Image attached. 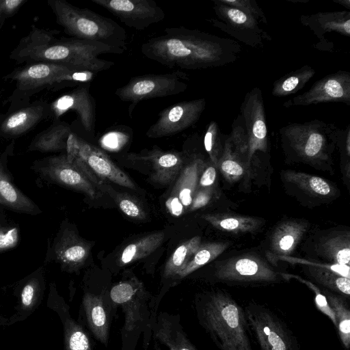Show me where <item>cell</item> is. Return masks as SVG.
<instances>
[{"label": "cell", "instance_id": "obj_1", "mask_svg": "<svg viewBox=\"0 0 350 350\" xmlns=\"http://www.w3.org/2000/svg\"><path fill=\"white\" fill-rule=\"evenodd\" d=\"M241 46L234 40L184 27H167L141 46L147 58L170 68L205 69L235 62Z\"/></svg>", "mask_w": 350, "mask_h": 350}, {"label": "cell", "instance_id": "obj_2", "mask_svg": "<svg viewBox=\"0 0 350 350\" xmlns=\"http://www.w3.org/2000/svg\"><path fill=\"white\" fill-rule=\"evenodd\" d=\"M59 31L32 26L10 54L18 64L57 63L97 73L114 65L111 61L100 59L103 54H122V49L102 42L76 39L58 38Z\"/></svg>", "mask_w": 350, "mask_h": 350}, {"label": "cell", "instance_id": "obj_3", "mask_svg": "<svg viewBox=\"0 0 350 350\" xmlns=\"http://www.w3.org/2000/svg\"><path fill=\"white\" fill-rule=\"evenodd\" d=\"M196 306L200 323L220 350H253L244 309L230 295L213 291Z\"/></svg>", "mask_w": 350, "mask_h": 350}, {"label": "cell", "instance_id": "obj_4", "mask_svg": "<svg viewBox=\"0 0 350 350\" xmlns=\"http://www.w3.org/2000/svg\"><path fill=\"white\" fill-rule=\"evenodd\" d=\"M96 73L57 63L25 64L13 70L3 79L14 84V89L5 100L8 112L28 105L31 97L46 89L57 90L90 83Z\"/></svg>", "mask_w": 350, "mask_h": 350}, {"label": "cell", "instance_id": "obj_5", "mask_svg": "<svg viewBox=\"0 0 350 350\" xmlns=\"http://www.w3.org/2000/svg\"><path fill=\"white\" fill-rule=\"evenodd\" d=\"M109 295L117 308L124 313V325L121 329L120 350H135L143 335V345L147 347L151 339L150 325L154 314L152 309V295L144 284L135 275L113 284Z\"/></svg>", "mask_w": 350, "mask_h": 350}, {"label": "cell", "instance_id": "obj_6", "mask_svg": "<svg viewBox=\"0 0 350 350\" xmlns=\"http://www.w3.org/2000/svg\"><path fill=\"white\" fill-rule=\"evenodd\" d=\"M56 23L71 38L96 41L126 51L125 29L113 20L64 0H48Z\"/></svg>", "mask_w": 350, "mask_h": 350}, {"label": "cell", "instance_id": "obj_7", "mask_svg": "<svg viewBox=\"0 0 350 350\" xmlns=\"http://www.w3.org/2000/svg\"><path fill=\"white\" fill-rule=\"evenodd\" d=\"M340 133L334 124L319 120L291 123L279 130L284 148L307 161L327 159Z\"/></svg>", "mask_w": 350, "mask_h": 350}, {"label": "cell", "instance_id": "obj_8", "mask_svg": "<svg viewBox=\"0 0 350 350\" xmlns=\"http://www.w3.org/2000/svg\"><path fill=\"white\" fill-rule=\"evenodd\" d=\"M248 329L260 350H300L286 324L270 308L254 301L244 308Z\"/></svg>", "mask_w": 350, "mask_h": 350}, {"label": "cell", "instance_id": "obj_9", "mask_svg": "<svg viewBox=\"0 0 350 350\" xmlns=\"http://www.w3.org/2000/svg\"><path fill=\"white\" fill-rule=\"evenodd\" d=\"M188 75L179 70L165 74H148L132 77L117 88L115 95L123 102H130L129 114L143 100L162 98L183 92L188 87Z\"/></svg>", "mask_w": 350, "mask_h": 350}, {"label": "cell", "instance_id": "obj_10", "mask_svg": "<svg viewBox=\"0 0 350 350\" xmlns=\"http://www.w3.org/2000/svg\"><path fill=\"white\" fill-rule=\"evenodd\" d=\"M213 2V8L219 18L209 20L213 26L254 48L261 47L264 40H271L267 33L259 27V21L254 16L220 0Z\"/></svg>", "mask_w": 350, "mask_h": 350}, {"label": "cell", "instance_id": "obj_11", "mask_svg": "<svg viewBox=\"0 0 350 350\" xmlns=\"http://www.w3.org/2000/svg\"><path fill=\"white\" fill-rule=\"evenodd\" d=\"M205 107L203 98L172 105L160 111L146 135L150 138H161L183 132L198 121Z\"/></svg>", "mask_w": 350, "mask_h": 350}, {"label": "cell", "instance_id": "obj_12", "mask_svg": "<svg viewBox=\"0 0 350 350\" xmlns=\"http://www.w3.org/2000/svg\"><path fill=\"white\" fill-rule=\"evenodd\" d=\"M325 103L350 105V72L340 70L317 81L306 92L283 103L285 107Z\"/></svg>", "mask_w": 350, "mask_h": 350}, {"label": "cell", "instance_id": "obj_13", "mask_svg": "<svg viewBox=\"0 0 350 350\" xmlns=\"http://www.w3.org/2000/svg\"><path fill=\"white\" fill-rule=\"evenodd\" d=\"M109 291H85L80 309L83 324L94 338L105 347L108 345L110 325L118 308L111 301Z\"/></svg>", "mask_w": 350, "mask_h": 350}, {"label": "cell", "instance_id": "obj_14", "mask_svg": "<svg viewBox=\"0 0 350 350\" xmlns=\"http://www.w3.org/2000/svg\"><path fill=\"white\" fill-rule=\"evenodd\" d=\"M247 138V161L250 164L257 151L268 149L265 105L261 90L254 88L248 92L241 106L240 114Z\"/></svg>", "mask_w": 350, "mask_h": 350}, {"label": "cell", "instance_id": "obj_15", "mask_svg": "<svg viewBox=\"0 0 350 350\" xmlns=\"http://www.w3.org/2000/svg\"><path fill=\"white\" fill-rule=\"evenodd\" d=\"M104 8L126 26L144 30L165 18L163 9L153 0H91Z\"/></svg>", "mask_w": 350, "mask_h": 350}, {"label": "cell", "instance_id": "obj_16", "mask_svg": "<svg viewBox=\"0 0 350 350\" xmlns=\"http://www.w3.org/2000/svg\"><path fill=\"white\" fill-rule=\"evenodd\" d=\"M215 276L219 280L235 283H269L279 279L277 273L265 262L248 254L219 264Z\"/></svg>", "mask_w": 350, "mask_h": 350}, {"label": "cell", "instance_id": "obj_17", "mask_svg": "<svg viewBox=\"0 0 350 350\" xmlns=\"http://www.w3.org/2000/svg\"><path fill=\"white\" fill-rule=\"evenodd\" d=\"M36 168L56 183L83 193L90 198L97 197V187L79 167L67 161L65 154L38 161Z\"/></svg>", "mask_w": 350, "mask_h": 350}, {"label": "cell", "instance_id": "obj_18", "mask_svg": "<svg viewBox=\"0 0 350 350\" xmlns=\"http://www.w3.org/2000/svg\"><path fill=\"white\" fill-rule=\"evenodd\" d=\"M205 165L204 161L196 155L186 160L165 200V207L171 215L178 217L189 211Z\"/></svg>", "mask_w": 350, "mask_h": 350}, {"label": "cell", "instance_id": "obj_19", "mask_svg": "<svg viewBox=\"0 0 350 350\" xmlns=\"http://www.w3.org/2000/svg\"><path fill=\"white\" fill-rule=\"evenodd\" d=\"M90 83H83L76 88L56 98L51 103V118L53 120L68 111L77 113L84 130L94 135L96 126L95 101L90 92Z\"/></svg>", "mask_w": 350, "mask_h": 350}, {"label": "cell", "instance_id": "obj_20", "mask_svg": "<svg viewBox=\"0 0 350 350\" xmlns=\"http://www.w3.org/2000/svg\"><path fill=\"white\" fill-rule=\"evenodd\" d=\"M51 114L48 102L39 100L29 103L0 117V135L6 138L18 137L42 120L51 118Z\"/></svg>", "mask_w": 350, "mask_h": 350}, {"label": "cell", "instance_id": "obj_21", "mask_svg": "<svg viewBox=\"0 0 350 350\" xmlns=\"http://www.w3.org/2000/svg\"><path fill=\"white\" fill-rule=\"evenodd\" d=\"M89 170L101 180H107L122 187L135 189V183L99 148L77 136V154Z\"/></svg>", "mask_w": 350, "mask_h": 350}, {"label": "cell", "instance_id": "obj_22", "mask_svg": "<svg viewBox=\"0 0 350 350\" xmlns=\"http://www.w3.org/2000/svg\"><path fill=\"white\" fill-rule=\"evenodd\" d=\"M46 306L55 312L63 326L64 350H93L90 334L83 325L71 316L70 307L51 284Z\"/></svg>", "mask_w": 350, "mask_h": 350}, {"label": "cell", "instance_id": "obj_23", "mask_svg": "<svg viewBox=\"0 0 350 350\" xmlns=\"http://www.w3.org/2000/svg\"><path fill=\"white\" fill-rule=\"evenodd\" d=\"M128 159L150 164L152 170L150 180L162 185L174 182L186 161L183 153L164 151L157 146L139 154H130Z\"/></svg>", "mask_w": 350, "mask_h": 350}, {"label": "cell", "instance_id": "obj_24", "mask_svg": "<svg viewBox=\"0 0 350 350\" xmlns=\"http://www.w3.org/2000/svg\"><path fill=\"white\" fill-rule=\"evenodd\" d=\"M53 250L55 260L62 269L76 271L84 265L90 254L91 245L74 230L66 228L56 238Z\"/></svg>", "mask_w": 350, "mask_h": 350}, {"label": "cell", "instance_id": "obj_25", "mask_svg": "<svg viewBox=\"0 0 350 350\" xmlns=\"http://www.w3.org/2000/svg\"><path fill=\"white\" fill-rule=\"evenodd\" d=\"M45 291V280L40 270L23 280L15 289L17 304L15 312L9 318L8 325L25 321L42 303Z\"/></svg>", "mask_w": 350, "mask_h": 350}, {"label": "cell", "instance_id": "obj_26", "mask_svg": "<svg viewBox=\"0 0 350 350\" xmlns=\"http://www.w3.org/2000/svg\"><path fill=\"white\" fill-rule=\"evenodd\" d=\"M151 337L169 350H197L187 338L178 315L161 312L153 317Z\"/></svg>", "mask_w": 350, "mask_h": 350}, {"label": "cell", "instance_id": "obj_27", "mask_svg": "<svg viewBox=\"0 0 350 350\" xmlns=\"http://www.w3.org/2000/svg\"><path fill=\"white\" fill-rule=\"evenodd\" d=\"M300 22L321 40L325 33L330 32H336L347 37L350 36V12L348 10L303 15Z\"/></svg>", "mask_w": 350, "mask_h": 350}, {"label": "cell", "instance_id": "obj_28", "mask_svg": "<svg viewBox=\"0 0 350 350\" xmlns=\"http://www.w3.org/2000/svg\"><path fill=\"white\" fill-rule=\"evenodd\" d=\"M72 133L70 126L60 120L37 134L29 146L30 151L53 152L66 150V142Z\"/></svg>", "mask_w": 350, "mask_h": 350}, {"label": "cell", "instance_id": "obj_29", "mask_svg": "<svg viewBox=\"0 0 350 350\" xmlns=\"http://www.w3.org/2000/svg\"><path fill=\"white\" fill-rule=\"evenodd\" d=\"M307 230L302 221L291 220L282 223L271 238V249L280 257L290 254Z\"/></svg>", "mask_w": 350, "mask_h": 350}, {"label": "cell", "instance_id": "obj_30", "mask_svg": "<svg viewBox=\"0 0 350 350\" xmlns=\"http://www.w3.org/2000/svg\"><path fill=\"white\" fill-rule=\"evenodd\" d=\"M0 204L29 214L37 213L39 211L36 204L14 185L1 164Z\"/></svg>", "mask_w": 350, "mask_h": 350}, {"label": "cell", "instance_id": "obj_31", "mask_svg": "<svg viewBox=\"0 0 350 350\" xmlns=\"http://www.w3.org/2000/svg\"><path fill=\"white\" fill-rule=\"evenodd\" d=\"M164 238L163 232H155L129 243L120 252L118 264L124 266L149 256L162 244Z\"/></svg>", "mask_w": 350, "mask_h": 350}, {"label": "cell", "instance_id": "obj_32", "mask_svg": "<svg viewBox=\"0 0 350 350\" xmlns=\"http://www.w3.org/2000/svg\"><path fill=\"white\" fill-rule=\"evenodd\" d=\"M201 217L221 230L240 233L256 230L261 221L257 218L226 214H204Z\"/></svg>", "mask_w": 350, "mask_h": 350}, {"label": "cell", "instance_id": "obj_33", "mask_svg": "<svg viewBox=\"0 0 350 350\" xmlns=\"http://www.w3.org/2000/svg\"><path fill=\"white\" fill-rule=\"evenodd\" d=\"M316 71L309 65L292 71L275 81L272 95L282 97L295 94L306 85L314 77Z\"/></svg>", "mask_w": 350, "mask_h": 350}, {"label": "cell", "instance_id": "obj_34", "mask_svg": "<svg viewBox=\"0 0 350 350\" xmlns=\"http://www.w3.org/2000/svg\"><path fill=\"white\" fill-rule=\"evenodd\" d=\"M250 165L246 157L241 154L231 144L228 137L225 139L222 154L217 161V167L229 181H234L245 174L243 164Z\"/></svg>", "mask_w": 350, "mask_h": 350}, {"label": "cell", "instance_id": "obj_35", "mask_svg": "<svg viewBox=\"0 0 350 350\" xmlns=\"http://www.w3.org/2000/svg\"><path fill=\"white\" fill-rule=\"evenodd\" d=\"M201 244V238L192 237L179 245L165 263L163 276L166 279L174 278L186 265Z\"/></svg>", "mask_w": 350, "mask_h": 350}, {"label": "cell", "instance_id": "obj_36", "mask_svg": "<svg viewBox=\"0 0 350 350\" xmlns=\"http://www.w3.org/2000/svg\"><path fill=\"white\" fill-rule=\"evenodd\" d=\"M228 246V243L213 242L200 244L186 265L178 273V278H183L200 267L215 259Z\"/></svg>", "mask_w": 350, "mask_h": 350}, {"label": "cell", "instance_id": "obj_37", "mask_svg": "<svg viewBox=\"0 0 350 350\" xmlns=\"http://www.w3.org/2000/svg\"><path fill=\"white\" fill-rule=\"evenodd\" d=\"M321 251L333 263L349 265V233L336 234L325 239L321 243Z\"/></svg>", "mask_w": 350, "mask_h": 350}, {"label": "cell", "instance_id": "obj_38", "mask_svg": "<svg viewBox=\"0 0 350 350\" xmlns=\"http://www.w3.org/2000/svg\"><path fill=\"white\" fill-rule=\"evenodd\" d=\"M323 293L332 310L336 320L340 338L347 349L350 346V310L346 302L338 295L323 290Z\"/></svg>", "mask_w": 350, "mask_h": 350}, {"label": "cell", "instance_id": "obj_39", "mask_svg": "<svg viewBox=\"0 0 350 350\" xmlns=\"http://www.w3.org/2000/svg\"><path fill=\"white\" fill-rule=\"evenodd\" d=\"M285 180L314 196H327L332 192L331 185L322 178L293 171L284 172Z\"/></svg>", "mask_w": 350, "mask_h": 350}, {"label": "cell", "instance_id": "obj_40", "mask_svg": "<svg viewBox=\"0 0 350 350\" xmlns=\"http://www.w3.org/2000/svg\"><path fill=\"white\" fill-rule=\"evenodd\" d=\"M306 265L310 275L319 284L334 292L347 297L350 295V279L323 268Z\"/></svg>", "mask_w": 350, "mask_h": 350}, {"label": "cell", "instance_id": "obj_41", "mask_svg": "<svg viewBox=\"0 0 350 350\" xmlns=\"http://www.w3.org/2000/svg\"><path fill=\"white\" fill-rule=\"evenodd\" d=\"M117 203L119 208L127 217L135 220H145L147 214L139 202L133 196L124 193L108 191Z\"/></svg>", "mask_w": 350, "mask_h": 350}, {"label": "cell", "instance_id": "obj_42", "mask_svg": "<svg viewBox=\"0 0 350 350\" xmlns=\"http://www.w3.org/2000/svg\"><path fill=\"white\" fill-rule=\"evenodd\" d=\"M204 146L211 162L216 166L222 154L224 145L221 144L219 127L214 120L207 125L204 137Z\"/></svg>", "mask_w": 350, "mask_h": 350}, {"label": "cell", "instance_id": "obj_43", "mask_svg": "<svg viewBox=\"0 0 350 350\" xmlns=\"http://www.w3.org/2000/svg\"><path fill=\"white\" fill-rule=\"evenodd\" d=\"M281 275H282L284 278L286 279H296L297 280L304 283L307 286H308L314 293V301L317 307L321 312H323L324 314H325L327 317L329 318V319L332 321V323L336 327V320L335 318L334 313L332 308H330V306H329L325 295L323 294V293H321V290L314 284L295 275L281 273Z\"/></svg>", "mask_w": 350, "mask_h": 350}, {"label": "cell", "instance_id": "obj_44", "mask_svg": "<svg viewBox=\"0 0 350 350\" xmlns=\"http://www.w3.org/2000/svg\"><path fill=\"white\" fill-rule=\"evenodd\" d=\"M222 3L236 8L256 18L259 22L267 23L262 10L253 0H220Z\"/></svg>", "mask_w": 350, "mask_h": 350}, {"label": "cell", "instance_id": "obj_45", "mask_svg": "<svg viewBox=\"0 0 350 350\" xmlns=\"http://www.w3.org/2000/svg\"><path fill=\"white\" fill-rule=\"evenodd\" d=\"M27 0H0V29L8 18L14 16Z\"/></svg>", "mask_w": 350, "mask_h": 350}, {"label": "cell", "instance_id": "obj_46", "mask_svg": "<svg viewBox=\"0 0 350 350\" xmlns=\"http://www.w3.org/2000/svg\"><path fill=\"white\" fill-rule=\"evenodd\" d=\"M19 239L17 228H0V252L11 249L16 245Z\"/></svg>", "mask_w": 350, "mask_h": 350}, {"label": "cell", "instance_id": "obj_47", "mask_svg": "<svg viewBox=\"0 0 350 350\" xmlns=\"http://www.w3.org/2000/svg\"><path fill=\"white\" fill-rule=\"evenodd\" d=\"M211 163L208 165H205L200 176L197 189H210L215 183L217 176L216 166L212 162Z\"/></svg>", "mask_w": 350, "mask_h": 350}, {"label": "cell", "instance_id": "obj_48", "mask_svg": "<svg viewBox=\"0 0 350 350\" xmlns=\"http://www.w3.org/2000/svg\"><path fill=\"white\" fill-rule=\"evenodd\" d=\"M211 188L197 189L193 197L189 211H193L208 204L211 200Z\"/></svg>", "mask_w": 350, "mask_h": 350}, {"label": "cell", "instance_id": "obj_49", "mask_svg": "<svg viewBox=\"0 0 350 350\" xmlns=\"http://www.w3.org/2000/svg\"><path fill=\"white\" fill-rule=\"evenodd\" d=\"M119 133H109L102 139V146L110 150H118L125 144L126 138Z\"/></svg>", "mask_w": 350, "mask_h": 350}, {"label": "cell", "instance_id": "obj_50", "mask_svg": "<svg viewBox=\"0 0 350 350\" xmlns=\"http://www.w3.org/2000/svg\"><path fill=\"white\" fill-rule=\"evenodd\" d=\"M335 3H339L342 6L346 7L347 9L350 8V1L349 0H333Z\"/></svg>", "mask_w": 350, "mask_h": 350}, {"label": "cell", "instance_id": "obj_51", "mask_svg": "<svg viewBox=\"0 0 350 350\" xmlns=\"http://www.w3.org/2000/svg\"><path fill=\"white\" fill-rule=\"evenodd\" d=\"M9 318L3 317L0 314V326L8 325Z\"/></svg>", "mask_w": 350, "mask_h": 350}]
</instances>
